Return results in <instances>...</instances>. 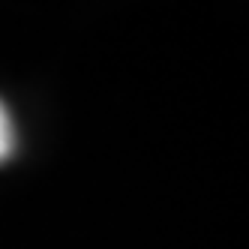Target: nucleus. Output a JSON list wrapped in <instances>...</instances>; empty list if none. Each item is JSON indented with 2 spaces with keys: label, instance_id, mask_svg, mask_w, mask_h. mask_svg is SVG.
Wrapping results in <instances>:
<instances>
[{
  "label": "nucleus",
  "instance_id": "obj_1",
  "mask_svg": "<svg viewBox=\"0 0 249 249\" xmlns=\"http://www.w3.org/2000/svg\"><path fill=\"white\" fill-rule=\"evenodd\" d=\"M15 150H18V132H15V123H12L6 102L0 99V165H6L15 156Z\"/></svg>",
  "mask_w": 249,
  "mask_h": 249
}]
</instances>
